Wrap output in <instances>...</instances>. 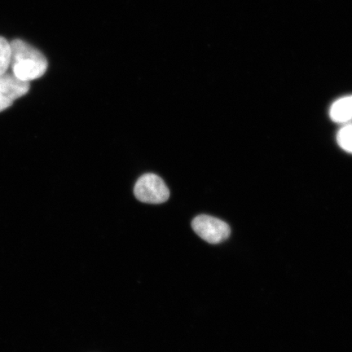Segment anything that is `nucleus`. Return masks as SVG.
<instances>
[{
	"label": "nucleus",
	"instance_id": "nucleus-1",
	"mask_svg": "<svg viewBox=\"0 0 352 352\" xmlns=\"http://www.w3.org/2000/svg\"><path fill=\"white\" fill-rule=\"evenodd\" d=\"M11 44L12 74L22 81L29 82L41 78L47 69V60L41 52L21 39Z\"/></svg>",
	"mask_w": 352,
	"mask_h": 352
},
{
	"label": "nucleus",
	"instance_id": "nucleus-2",
	"mask_svg": "<svg viewBox=\"0 0 352 352\" xmlns=\"http://www.w3.org/2000/svg\"><path fill=\"white\" fill-rule=\"evenodd\" d=\"M134 195L144 204H161L169 199L170 191L160 176L148 173L142 175L135 183Z\"/></svg>",
	"mask_w": 352,
	"mask_h": 352
},
{
	"label": "nucleus",
	"instance_id": "nucleus-3",
	"mask_svg": "<svg viewBox=\"0 0 352 352\" xmlns=\"http://www.w3.org/2000/svg\"><path fill=\"white\" fill-rule=\"evenodd\" d=\"M192 228L198 236L210 244H219L231 234L230 227L223 220L201 214L193 219Z\"/></svg>",
	"mask_w": 352,
	"mask_h": 352
},
{
	"label": "nucleus",
	"instance_id": "nucleus-4",
	"mask_svg": "<svg viewBox=\"0 0 352 352\" xmlns=\"http://www.w3.org/2000/svg\"><path fill=\"white\" fill-rule=\"evenodd\" d=\"M30 82L21 80L12 74H0V112L10 108L14 101L28 94Z\"/></svg>",
	"mask_w": 352,
	"mask_h": 352
},
{
	"label": "nucleus",
	"instance_id": "nucleus-5",
	"mask_svg": "<svg viewBox=\"0 0 352 352\" xmlns=\"http://www.w3.org/2000/svg\"><path fill=\"white\" fill-rule=\"evenodd\" d=\"M330 118L337 123L347 124L352 122V95L338 99L329 109Z\"/></svg>",
	"mask_w": 352,
	"mask_h": 352
},
{
	"label": "nucleus",
	"instance_id": "nucleus-6",
	"mask_svg": "<svg viewBox=\"0 0 352 352\" xmlns=\"http://www.w3.org/2000/svg\"><path fill=\"white\" fill-rule=\"evenodd\" d=\"M12 50L7 39L0 37V74L7 73L10 67Z\"/></svg>",
	"mask_w": 352,
	"mask_h": 352
},
{
	"label": "nucleus",
	"instance_id": "nucleus-7",
	"mask_svg": "<svg viewBox=\"0 0 352 352\" xmlns=\"http://www.w3.org/2000/svg\"><path fill=\"white\" fill-rule=\"evenodd\" d=\"M337 142L343 151L352 153V123H347L338 131Z\"/></svg>",
	"mask_w": 352,
	"mask_h": 352
}]
</instances>
